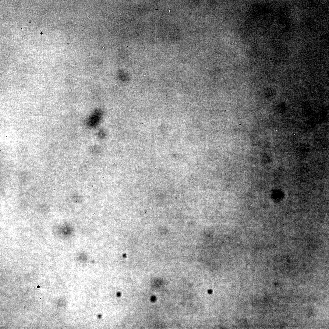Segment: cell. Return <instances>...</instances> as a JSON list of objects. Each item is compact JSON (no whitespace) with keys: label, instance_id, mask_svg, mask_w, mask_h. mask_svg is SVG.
I'll return each instance as SVG.
<instances>
[{"label":"cell","instance_id":"1","mask_svg":"<svg viewBox=\"0 0 329 329\" xmlns=\"http://www.w3.org/2000/svg\"><path fill=\"white\" fill-rule=\"evenodd\" d=\"M101 117V113L99 110H97L92 114L87 122V125L90 128L96 126L100 122Z\"/></svg>","mask_w":329,"mask_h":329}]
</instances>
